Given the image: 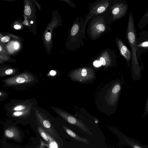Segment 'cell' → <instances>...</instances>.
Wrapping results in <instances>:
<instances>
[{"label":"cell","mask_w":148,"mask_h":148,"mask_svg":"<svg viewBox=\"0 0 148 148\" xmlns=\"http://www.w3.org/2000/svg\"><path fill=\"white\" fill-rule=\"evenodd\" d=\"M126 38L130 48L132 54L130 69L133 80H138L141 78V72L144 67L139 65L136 55V31L132 13L130 12L126 32Z\"/></svg>","instance_id":"6da1fadb"},{"label":"cell","mask_w":148,"mask_h":148,"mask_svg":"<svg viewBox=\"0 0 148 148\" xmlns=\"http://www.w3.org/2000/svg\"><path fill=\"white\" fill-rule=\"evenodd\" d=\"M110 8L104 13L92 16L88 21V30L93 36H98L109 30L112 21Z\"/></svg>","instance_id":"7a4b0ae2"},{"label":"cell","mask_w":148,"mask_h":148,"mask_svg":"<svg viewBox=\"0 0 148 148\" xmlns=\"http://www.w3.org/2000/svg\"><path fill=\"white\" fill-rule=\"evenodd\" d=\"M113 0H96L88 4L89 11L85 18H90L92 16L102 14L110 7Z\"/></svg>","instance_id":"3957f363"},{"label":"cell","mask_w":148,"mask_h":148,"mask_svg":"<svg viewBox=\"0 0 148 148\" xmlns=\"http://www.w3.org/2000/svg\"><path fill=\"white\" fill-rule=\"evenodd\" d=\"M128 5L120 0H113L110 8V15L112 22L119 20L125 15Z\"/></svg>","instance_id":"277c9868"},{"label":"cell","mask_w":148,"mask_h":148,"mask_svg":"<svg viewBox=\"0 0 148 148\" xmlns=\"http://www.w3.org/2000/svg\"><path fill=\"white\" fill-rule=\"evenodd\" d=\"M94 71L92 68H83L77 69L72 72L71 75L73 80L79 82L91 80L94 77Z\"/></svg>","instance_id":"5b68a950"},{"label":"cell","mask_w":148,"mask_h":148,"mask_svg":"<svg viewBox=\"0 0 148 148\" xmlns=\"http://www.w3.org/2000/svg\"><path fill=\"white\" fill-rule=\"evenodd\" d=\"M138 35L136 38V55L138 59H140L141 54L148 50V32H143Z\"/></svg>","instance_id":"8992f818"},{"label":"cell","mask_w":148,"mask_h":148,"mask_svg":"<svg viewBox=\"0 0 148 148\" xmlns=\"http://www.w3.org/2000/svg\"><path fill=\"white\" fill-rule=\"evenodd\" d=\"M59 113L69 123L78 127L86 132L92 135V133L89 130L85 124L82 121L64 112L60 111Z\"/></svg>","instance_id":"52a82bcc"},{"label":"cell","mask_w":148,"mask_h":148,"mask_svg":"<svg viewBox=\"0 0 148 148\" xmlns=\"http://www.w3.org/2000/svg\"><path fill=\"white\" fill-rule=\"evenodd\" d=\"M51 21L48 24L47 28L45 38L47 41L50 40L51 38V32L52 29L60 25L62 23L60 16L57 11H54L52 14Z\"/></svg>","instance_id":"ba28073f"},{"label":"cell","mask_w":148,"mask_h":148,"mask_svg":"<svg viewBox=\"0 0 148 148\" xmlns=\"http://www.w3.org/2000/svg\"><path fill=\"white\" fill-rule=\"evenodd\" d=\"M116 42L121 54L126 60L127 66L130 67V62L131 61L132 58L131 51L119 38H116Z\"/></svg>","instance_id":"9c48e42d"},{"label":"cell","mask_w":148,"mask_h":148,"mask_svg":"<svg viewBox=\"0 0 148 148\" xmlns=\"http://www.w3.org/2000/svg\"><path fill=\"white\" fill-rule=\"evenodd\" d=\"M123 81H117L112 88L109 100L112 105L116 104L118 101L122 88Z\"/></svg>","instance_id":"30bf717a"},{"label":"cell","mask_w":148,"mask_h":148,"mask_svg":"<svg viewBox=\"0 0 148 148\" xmlns=\"http://www.w3.org/2000/svg\"><path fill=\"white\" fill-rule=\"evenodd\" d=\"M32 0H24V14L28 20H35V6Z\"/></svg>","instance_id":"8fae6325"},{"label":"cell","mask_w":148,"mask_h":148,"mask_svg":"<svg viewBox=\"0 0 148 148\" xmlns=\"http://www.w3.org/2000/svg\"><path fill=\"white\" fill-rule=\"evenodd\" d=\"M64 127L67 134L75 140L86 144H88L89 143V142L87 139L82 138L78 136L73 131L66 127L64 126Z\"/></svg>","instance_id":"7c38bea8"},{"label":"cell","mask_w":148,"mask_h":148,"mask_svg":"<svg viewBox=\"0 0 148 148\" xmlns=\"http://www.w3.org/2000/svg\"><path fill=\"white\" fill-rule=\"evenodd\" d=\"M148 23V10L141 18L138 24L139 29H143Z\"/></svg>","instance_id":"4fadbf2b"},{"label":"cell","mask_w":148,"mask_h":148,"mask_svg":"<svg viewBox=\"0 0 148 148\" xmlns=\"http://www.w3.org/2000/svg\"><path fill=\"white\" fill-rule=\"evenodd\" d=\"M15 133L11 130H7L5 131V134L8 137L12 138L14 137Z\"/></svg>","instance_id":"5bb4252c"},{"label":"cell","mask_w":148,"mask_h":148,"mask_svg":"<svg viewBox=\"0 0 148 148\" xmlns=\"http://www.w3.org/2000/svg\"><path fill=\"white\" fill-rule=\"evenodd\" d=\"M26 108L25 106L20 105L15 107L13 108V110L15 111H21L25 110Z\"/></svg>","instance_id":"9a60e30c"},{"label":"cell","mask_w":148,"mask_h":148,"mask_svg":"<svg viewBox=\"0 0 148 148\" xmlns=\"http://www.w3.org/2000/svg\"><path fill=\"white\" fill-rule=\"evenodd\" d=\"M27 112H28V110L23 112V111H16L13 112V114L15 116H18L22 115Z\"/></svg>","instance_id":"2e32d148"},{"label":"cell","mask_w":148,"mask_h":148,"mask_svg":"<svg viewBox=\"0 0 148 148\" xmlns=\"http://www.w3.org/2000/svg\"><path fill=\"white\" fill-rule=\"evenodd\" d=\"M148 114V96L146 103V104L143 114V118Z\"/></svg>","instance_id":"e0dca14e"},{"label":"cell","mask_w":148,"mask_h":148,"mask_svg":"<svg viewBox=\"0 0 148 148\" xmlns=\"http://www.w3.org/2000/svg\"><path fill=\"white\" fill-rule=\"evenodd\" d=\"M26 81V79L25 78L22 77H19L16 79L15 82L17 83L22 84L24 83Z\"/></svg>","instance_id":"ac0fdd59"},{"label":"cell","mask_w":148,"mask_h":148,"mask_svg":"<svg viewBox=\"0 0 148 148\" xmlns=\"http://www.w3.org/2000/svg\"><path fill=\"white\" fill-rule=\"evenodd\" d=\"M61 1L65 2L69 5H70L72 8H75L76 7V5L71 0H60Z\"/></svg>","instance_id":"d6986e66"},{"label":"cell","mask_w":148,"mask_h":148,"mask_svg":"<svg viewBox=\"0 0 148 148\" xmlns=\"http://www.w3.org/2000/svg\"><path fill=\"white\" fill-rule=\"evenodd\" d=\"M42 124L44 127L47 128H49L51 127V124L48 120H44L42 122Z\"/></svg>","instance_id":"ffe728a7"},{"label":"cell","mask_w":148,"mask_h":148,"mask_svg":"<svg viewBox=\"0 0 148 148\" xmlns=\"http://www.w3.org/2000/svg\"><path fill=\"white\" fill-rule=\"evenodd\" d=\"M40 132L42 137L46 141H48L49 138L47 135L44 132L41 130L40 131Z\"/></svg>","instance_id":"44dd1931"},{"label":"cell","mask_w":148,"mask_h":148,"mask_svg":"<svg viewBox=\"0 0 148 148\" xmlns=\"http://www.w3.org/2000/svg\"><path fill=\"white\" fill-rule=\"evenodd\" d=\"M10 39V37L8 36H5L2 37L1 39V41L2 42H6L8 41Z\"/></svg>","instance_id":"7402d4cb"},{"label":"cell","mask_w":148,"mask_h":148,"mask_svg":"<svg viewBox=\"0 0 148 148\" xmlns=\"http://www.w3.org/2000/svg\"><path fill=\"white\" fill-rule=\"evenodd\" d=\"M15 24L13 26L14 28L16 30H18L21 28V26L18 22L16 21Z\"/></svg>","instance_id":"603a6c76"},{"label":"cell","mask_w":148,"mask_h":148,"mask_svg":"<svg viewBox=\"0 0 148 148\" xmlns=\"http://www.w3.org/2000/svg\"><path fill=\"white\" fill-rule=\"evenodd\" d=\"M93 65L94 66L98 67L101 66L102 64L100 61L97 60L94 62Z\"/></svg>","instance_id":"cb8c5ba5"},{"label":"cell","mask_w":148,"mask_h":148,"mask_svg":"<svg viewBox=\"0 0 148 148\" xmlns=\"http://www.w3.org/2000/svg\"><path fill=\"white\" fill-rule=\"evenodd\" d=\"M13 73V70L12 69H8L5 71V74L7 75L11 74Z\"/></svg>","instance_id":"d4e9b609"},{"label":"cell","mask_w":148,"mask_h":148,"mask_svg":"<svg viewBox=\"0 0 148 148\" xmlns=\"http://www.w3.org/2000/svg\"><path fill=\"white\" fill-rule=\"evenodd\" d=\"M19 44L17 42H15L14 44V48L16 49H17L19 48Z\"/></svg>","instance_id":"484cf974"},{"label":"cell","mask_w":148,"mask_h":148,"mask_svg":"<svg viewBox=\"0 0 148 148\" xmlns=\"http://www.w3.org/2000/svg\"><path fill=\"white\" fill-rule=\"evenodd\" d=\"M50 74L52 76H54L56 74V72L54 70H51L50 72Z\"/></svg>","instance_id":"4316f807"},{"label":"cell","mask_w":148,"mask_h":148,"mask_svg":"<svg viewBox=\"0 0 148 148\" xmlns=\"http://www.w3.org/2000/svg\"><path fill=\"white\" fill-rule=\"evenodd\" d=\"M5 1H8L11 2H14L15 1V0H3Z\"/></svg>","instance_id":"83f0119b"},{"label":"cell","mask_w":148,"mask_h":148,"mask_svg":"<svg viewBox=\"0 0 148 148\" xmlns=\"http://www.w3.org/2000/svg\"><path fill=\"white\" fill-rule=\"evenodd\" d=\"M2 50V48L1 46H0V51H1Z\"/></svg>","instance_id":"f1b7e54d"}]
</instances>
